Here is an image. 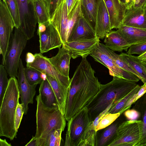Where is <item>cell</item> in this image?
<instances>
[{"label": "cell", "instance_id": "cell-1", "mask_svg": "<svg viewBox=\"0 0 146 146\" xmlns=\"http://www.w3.org/2000/svg\"><path fill=\"white\" fill-rule=\"evenodd\" d=\"M86 58H82L70 79L64 115L68 121L87 105L100 89L101 84Z\"/></svg>", "mask_w": 146, "mask_h": 146}, {"label": "cell", "instance_id": "cell-2", "mask_svg": "<svg viewBox=\"0 0 146 146\" xmlns=\"http://www.w3.org/2000/svg\"><path fill=\"white\" fill-rule=\"evenodd\" d=\"M137 84L117 76L105 84L86 106L90 121H93L111 104L115 103L126 95Z\"/></svg>", "mask_w": 146, "mask_h": 146}, {"label": "cell", "instance_id": "cell-3", "mask_svg": "<svg viewBox=\"0 0 146 146\" xmlns=\"http://www.w3.org/2000/svg\"><path fill=\"white\" fill-rule=\"evenodd\" d=\"M11 77L0 104V136L12 140L16 138L17 131L15 125V117L20 94L17 80Z\"/></svg>", "mask_w": 146, "mask_h": 146}, {"label": "cell", "instance_id": "cell-4", "mask_svg": "<svg viewBox=\"0 0 146 146\" xmlns=\"http://www.w3.org/2000/svg\"><path fill=\"white\" fill-rule=\"evenodd\" d=\"M36 100V127L35 138H40L53 129H61L63 131L66 125V120L58 106L49 107L45 106L39 94Z\"/></svg>", "mask_w": 146, "mask_h": 146}, {"label": "cell", "instance_id": "cell-5", "mask_svg": "<svg viewBox=\"0 0 146 146\" xmlns=\"http://www.w3.org/2000/svg\"><path fill=\"white\" fill-rule=\"evenodd\" d=\"M82 13L81 0L70 11L67 10L65 0L56 8L50 19V23L58 32L62 44L67 42L77 21Z\"/></svg>", "mask_w": 146, "mask_h": 146}, {"label": "cell", "instance_id": "cell-6", "mask_svg": "<svg viewBox=\"0 0 146 146\" xmlns=\"http://www.w3.org/2000/svg\"><path fill=\"white\" fill-rule=\"evenodd\" d=\"M27 40L21 31L15 27L9 41L4 65L10 77L17 76L20 56Z\"/></svg>", "mask_w": 146, "mask_h": 146}, {"label": "cell", "instance_id": "cell-7", "mask_svg": "<svg viewBox=\"0 0 146 146\" xmlns=\"http://www.w3.org/2000/svg\"><path fill=\"white\" fill-rule=\"evenodd\" d=\"M143 125L140 120L123 122L118 126L115 136L108 146H136L142 137Z\"/></svg>", "mask_w": 146, "mask_h": 146}, {"label": "cell", "instance_id": "cell-8", "mask_svg": "<svg viewBox=\"0 0 146 146\" xmlns=\"http://www.w3.org/2000/svg\"><path fill=\"white\" fill-rule=\"evenodd\" d=\"M110 49L99 42L93 52L90 54L95 60L107 67L110 74L136 83L140 79L131 72L124 70L115 64L110 52Z\"/></svg>", "mask_w": 146, "mask_h": 146}, {"label": "cell", "instance_id": "cell-9", "mask_svg": "<svg viewBox=\"0 0 146 146\" xmlns=\"http://www.w3.org/2000/svg\"><path fill=\"white\" fill-rule=\"evenodd\" d=\"M64 146H78L90 121L86 107L68 121Z\"/></svg>", "mask_w": 146, "mask_h": 146}, {"label": "cell", "instance_id": "cell-10", "mask_svg": "<svg viewBox=\"0 0 146 146\" xmlns=\"http://www.w3.org/2000/svg\"><path fill=\"white\" fill-rule=\"evenodd\" d=\"M16 0L20 20L19 29L29 40L34 36L38 23L34 1Z\"/></svg>", "mask_w": 146, "mask_h": 146}, {"label": "cell", "instance_id": "cell-11", "mask_svg": "<svg viewBox=\"0 0 146 146\" xmlns=\"http://www.w3.org/2000/svg\"><path fill=\"white\" fill-rule=\"evenodd\" d=\"M15 27L13 21L5 1H0V54L4 65L9 41Z\"/></svg>", "mask_w": 146, "mask_h": 146}, {"label": "cell", "instance_id": "cell-12", "mask_svg": "<svg viewBox=\"0 0 146 146\" xmlns=\"http://www.w3.org/2000/svg\"><path fill=\"white\" fill-rule=\"evenodd\" d=\"M35 59L33 62L27 63V67L35 69L42 73L55 78L60 84L69 88L70 79L61 75L52 64L46 57L40 53L34 54Z\"/></svg>", "mask_w": 146, "mask_h": 146}, {"label": "cell", "instance_id": "cell-13", "mask_svg": "<svg viewBox=\"0 0 146 146\" xmlns=\"http://www.w3.org/2000/svg\"><path fill=\"white\" fill-rule=\"evenodd\" d=\"M25 67L20 59L17 76L18 86L21 104L23 107L24 114H27L29 104H33L36 93L37 84L31 85L28 82L24 73Z\"/></svg>", "mask_w": 146, "mask_h": 146}, {"label": "cell", "instance_id": "cell-14", "mask_svg": "<svg viewBox=\"0 0 146 146\" xmlns=\"http://www.w3.org/2000/svg\"><path fill=\"white\" fill-rule=\"evenodd\" d=\"M100 40L98 37L66 42L63 45L69 50L71 57L75 59L79 57H86L93 52Z\"/></svg>", "mask_w": 146, "mask_h": 146}, {"label": "cell", "instance_id": "cell-15", "mask_svg": "<svg viewBox=\"0 0 146 146\" xmlns=\"http://www.w3.org/2000/svg\"><path fill=\"white\" fill-rule=\"evenodd\" d=\"M37 35L39 36L40 53L41 54L59 48L62 45L58 32L50 22L47 23L45 30Z\"/></svg>", "mask_w": 146, "mask_h": 146}, {"label": "cell", "instance_id": "cell-16", "mask_svg": "<svg viewBox=\"0 0 146 146\" xmlns=\"http://www.w3.org/2000/svg\"><path fill=\"white\" fill-rule=\"evenodd\" d=\"M96 37L94 29L82 13L77 21L67 42Z\"/></svg>", "mask_w": 146, "mask_h": 146}, {"label": "cell", "instance_id": "cell-17", "mask_svg": "<svg viewBox=\"0 0 146 146\" xmlns=\"http://www.w3.org/2000/svg\"><path fill=\"white\" fill-rule=\"evenodd\" d=\"M109 14L104 0H99L95 31L96 36L103 39L111 30Z\"/></svg>", "mask_w": 146, "mask_h": 146}, {"label": "cell", "instance_id": "cell-18", "mask_svg": "<svg viewBox=\"0 0 146 146\" xmlns=\"http://www.w3.org/2000/svg\"><path fill=\"white\" fill-rule=\"evenodd\" d=\"M104 0L109 14L111 29H118L122 24L126 5L119 0Z\"/></svg>", "mask_w": 146, "mask_h": 146}, {"label": "cell", "instance_id": "cell-19", "mask_svg": "<svg viewBox=\"0 0 146 146\" xmlns=\"http://www.w3.org/2000/svg\"><path fill=\"white\" fill-rule=\"evenodd\" d=\"M121 25L146 29V7L126 10Z\"/></svg>", "mask_w": 146, "mask_h": 146}, {"label": "cell", "instance_id": "cell-20", "mask_svg": "<svg viewBox=\"0 0 146 146\" xmlns=\"http://www.w3.org/2000/svg\"><path fill=\"white\" fill-rule=\"evenodd\" d=\"M57 54L48 60L62 75L69 77L70 64L71 58L68 50L64 45L58 48Z\"/></svg>", "mask_w": 146, "mask_h": 146}, {"label": "cell", "instance_id": "cell-21", "mask_svg": "<svg viewBox=\"0 0 146 146\" xmlns=\"http://www.w3.org/2000/svg\"><path fill=\"white\" fill-rule=\"evenodd\" d=\"M117 31L131 46L146 42V29L121 25Z\"/></svg>", "mask_w": 146, "mask_h": 146}, {"label": "cell", "instance_id": "cell-22", "mask_svg": "<svg viewBox=\"0 0 146 146\" xmlns=\"http://www.w3.org/2000/svg\"><path fill=\"white\" fill-rule=\"evenodd\" d=\"M104 38L105 45L113 51L127 52L131 46L117 30H111Z\"/></svg>", "mask_w": 146, "mask_h": 146}, {"label": "cell", "instance_id": "cell-23", "mask_svg": "<svg viewBox=\"0 0 146 146\" xmlns=\"http://www.w3.org/2000/svg\"><path fill=\"white\" fill-rule=\"evenodd\" d=\"M46 75V79L50 83L55 95L58 107L64 115L69 88L62 85L54 77L47 74Z\"/></svg>", "mask_w": 146, "mask_h": 146}, {"label": "cell", "instance_id": "cell-24", "mask_svg": "<svg viewBox=\"0 0 146 146\" xmlns=\"http://www.w3.org/2000/svg\"><path fill=\"white\" fill-rule=\"evenodd\" d=\"M109 105L106 109L101 113L93 121H90L86 128L82 138V141L84 144L91 146L96 145L97 139V132L95 128L102 118L108 112L111 105Z\"/></svg>", "mask_w": 146, "mask_h": 146}, {"label": "cell", "instance_id": "cell-25", "mask_svg": "<svg viewBox=\"0 0 146 146\" xmlns=\"http://www.w3.org/2000/svg\"><path fill=\"white\" fill-rule=\"evenodd\" d=\"M39 93L41 100L45 106L49 107L58 106L55 95L46 79L44 80L40 84Z\"/></svg>", "mask_w": 146, "mask_h": 146}, {"label": "cell", "instance_id": "cell-26", "mask_svg": "<svg viewBox=\"0 0 146 146\" xmlns=\"http://www.w3.org/2000/svg\"><path fill=\"white\" fill-rule=\"evenodd\" d=\"M99 0H81L83 14L95 30Z\"/></svg>", "mask_w": 146, "mask_h": 146}, {"label": "cell", "instance_id": "cell-27", "mask_svg": "<svg viewBox=\"0 0 146 146\" xmlns=\"http://www.w3.org/2000/svg\"><path fill=\"white\" fill-rule=\"evenodd\" d=\"M119 55L137 73L140 80L143 83L146 84V70L143 62L138 56L129 55L123 52Z\"/></svg>", "mask_w": 146, "mask_h": 146}, {"label": "cell", "instance_id": "cell-28", "mask_svg": "<svg viewBox=\"0 0 146 146\" xmlns=\"http://www.w3.org/2000/svg\"><path fill=\"white\" fill-rule=\"evenodd\" d=\"M61 129H53L36 139L37 146H59L61 140Z\"/></svg>", "mask_w": 146, "mask_h": 146}, {"label": "cell", "instance_id": "cell-29", "mask_svg": "<svg viewBox=\"0 0 146 146\" xmlns=\"http://www.w3.org/2000/svg\"><path fill=\"white\" fill-rule=\"evenodd\" d=\"M134 109L138 111L140 113L143 123L142 136L141 140L136 146L146 143V93L137 101Z\"/></svg>", "mask_w": 146, "mask_h": 146}, {"label": "cell", "instance_id": "cell-30", "mask_svg": "<svg viewBox=\"0 0 146 146\" xmlns=\"http://www.w3.org/2000/svg\"><path fill=\"white\" fill-rule=\"evenodd\" d=\"M118 126L117 123H113L105 128L97 138L96 146H108L115 136Z\"/></svg>", "mask_w": 146, "mask_h": 146}, {"label": "cell", "instance_id": "cell-31", "mask_svg": "<svg viewBox=\"0 0 146 146\" xmlns=\"http://www.w3.org/2000/svg\"><path fill=\"white\" fill-rule=\"evenodd\" d=\"M141 86L137 84L126 95L117 102L113 104L107 113H116L121 114L125 111V107L129 100L137 93Z\"/></svg>", "mask_w": 146, "mask_h": 146}, {"label": "cell", "instance_id": "cell-32", "mask_svg": "<svg viewBox=\"0 0 146 146\" xmlns=\"http://www.w3.org/2000/svg\"><path fill=\"white\" fill-rule=\"evenodd\" d=\"M34 2L38 23L45 24L50 22V19L45 0H35Z\"/></svg>", "mask_w": 146, "mask_h": 146}, {"label": "cell", "instance_id": "cell-33", "mask_svg": "<svg viewBox=\"0 0 146 146\" xmlns=\"http://www.w3.org/2000/svg\"><path fill=\"white\" fill-rule=\"evenodd\" d=\"M24 73L27 80L31 85L40 84L44 80L41 77L42 73L35 69L25 68Z\"/></svg>", "mask_w": 146, "mask_h": 146}, {"label": "cell", "instance_id": "cell-34", "mask_svg": "<svg viewBox=\"0 0 146 146\" xmlns=\"http://www.w3.org/2000/svg\"><path fill=\"white\" fill-rule=\"evenodd\" d=\"M8 74L3 65H0V104L2 101L4 95L8 85L9 79Z\"/></svg>", "mask_w": 146, "mask_h": 146}, {"label": "cell", "instance_id": "cell-35", "mask_svg": "<svg viewBox=\"0 0 146 146\" xmlns=\"http://www.w3.org/2000/svg\"><path fill=\"white\" fill-rule=\"evenodd\" d=\"M8 8L12 17L15 27L19 28L20 20L16 0H5Z\"/></svg>", "mask_w": 146, "mask_h": 146}, {"label": "cell", "instance_id": "cell-36", "mask_svg": "<svg viewBox=\"0 0 146 146\" xmlns=\"http://www.w3.org/2000/svg\"><path fill=\"white\" fill-rule=\"evenodd\" d=\"M109 51L115 63L119 67L124 70L132 72L140 79L137 73L124 60L119 54H116L110 49Z\"/></svg>", "mask_w": 146, "mask_h": 146}, {"label": "cell", "instance_id": "cell-37", "mask_svg": "<svg viewBox=\"0 0 146 146\" xmlns=\"http://www.w3.org/2000/svg\"><path fill=\"white\" fill-rule=\"evenodd\" d=\"M119 113H107L102 118L96 126V131L104 129L112 123L120 116Z\"/></svg>", "mask_w": 146, "mask_h": 146}, {"label": "cell", "instance_id": "cell-38", "mask_svg": "<svg viewBox=\"0 0 146 146\" xmlns=\"http://www.w3.org/2000/svg\"><path fill=\"white\" fill-rule=\"evenodd\" d=\"M145 52H146V42L131 45L126 53L130 55L137 54L140 55Z\"/></svg>", "mask_w": 146, "mask_h": 146}, {"label": "cell", "instance_id": "cell-39", "mask_svg": "<svg viewBox=\"0 0 146 146\" xmlns=\"http://www.w3.org/2000/svg\"><path fill=\"white\" fill-rule=\"evenodd\" d=\"M24 114L23 108L22 104L21 103L20 104L19 102L17 106L15 117V127L17 132Z\"/></svg>", "mask_w": 146, "mask_h": 146}, {"label": "cell", "instance_id": "cell-40", "mask_svg": "<svg viewBox=\"0 0 146 146\" xmlns=\"http://www.w3.org/2000/svg\"><path fill=\"white\" fill-rule=\"evenodd\" d=\"M64 0H45L46 7L50 19L57 7Z\"/></svg>", "mask_w": 146, "mask_h": 146}, {"label": "cell", "instance_id": "cell-41", "mask_svg": "<svg viewBox=\"0 0 146 146\" xmlns=\"http://www.w3.org/2000/svg\"><path fill=\"white\" fill-rule=\"evenodd\" d=\"M124 114L129 120H137L140 116V113L134 108L126 110Z\"/></svg>", "mask_w": 146, "mask_h": 146}, {"label": "cell", "instance_id": "cell-42", "mask_svg": "<svg viewBox=\"0 0 146 146\" xmlns=\"http://www.w3.org/2000/svg\"><path fill=\"white\" fill-rule=\"evenodd\" d=\"M146 93V84H144L141 86V87L139 91L136 94L134 97L133 103Z\"/></svg>", "mask_w": 146, "mask_h": 146}, {"label": "cell", "instance_id": "cell-43", "mask_svg": "<svg viewBox=\"0 0 146 146\" xmlns=\"http://www.w3.org/2000/svg\"><path fill=\"white\" fill-rule=\"evenodd\" d=\"M146 7V0H135L132 8L134 9H141Z\"/></svg>", "mask_w": 146, "mask_h": 146}, {"label": "cell", "instance_id": "cell-44", "mask_svg": "<svg viewBox=\"0 0 146 146\" xmlns=\"http://www.w3.org/2000/svg\"><path fill=\"white\" fill-rule=\"evenodd\" d=\"M35 59L34 54L30 52L27 53L26 55V61L27 63H29L33 62Z\"/></svg>", "mask_w": 146, "mask_h": 146}, {"label": "cell", "instance_id": "cell-45", "mask_svg": "<svg viewBox=\"0 0 146 146\" xmlns=\"http://www.w3.org/2000/svg\"><path fill=\"white\" fill-rule=\"evenodd\" d=\"M26 146H37L36 139L33 136L31 140L25 145Z\"/></svg>", "mask_w": 146, "mask_h": 146}, {"label": "cell", "instance_id": "cell-46", "mask_svg": "<svg viewBox=\"0 0 146 146\" xmlns=\"http://www.w3.org/2000/svg\"><path fill=\"white\" fill-rule=\"evenodd\" d=\"M10 143H8L5 139H0V146H11Z\"/></svg>", "mask_w": 146, "mask_h": 146}, {"label": "cell", "instance_id": "cell-47", "mask_svg": "<svg viewBox=\"0 0 146 146\" xmlns=\"http://www.w3.org/2000/svg\"><path fill=\"white\" fill-rule=\"evenodd\" d=\"M137 56L142 62H146V52Z\"/></svg>", "mask_w": 146, "mask_h": 146}, {"label": "cell", "instance_id": "cell-48", "mask_svg": "<svg viewBox=\"0 0 146 146\" xmlns=\"http://www.w3.org/2000/svg\"><path fill=\"white\" fill-rule=\"evenodd\" d=\"M135 0H129V3L126 6V10L131 8L134 3Z\"/></svg>", "mask_w": 146, "mask_h": 146}, {"label": "cell", "instance_id": "cell-49", "mask_svg": "<svg viewBox=\"0 0 146 146\" xmlns=\"http://www.w3.org/2000/svg\"><path fill=\"white\" fill-rule=\"evenodd\" d=\"M124 0L125 3V5H126V6L128 5V4L129 3V0Z\"/></svg>", "mask_w": 146, "mask_h": 146}, {"label": "cell", "instance_id": "cell-50", "mask_svg": "<svg viewBox=\"0 0 146 146\" xmlns=\"http://www.w3.org/2000/svg\"><path fill=\"white\" fill-rule=\"evenodd\" d=\"M143 64L146 70V62H143Z\"/></svg>", "mask_w": 146, "mask_h": 146}, {"label": "cell", "instance_id": "cell-51", "mask_svg": "<svg viewBox=\"0 0 146 146\" xmlns=\"http://www.w3.org/2000/svg\"><path fill=\"white\" fill-rule=\"evenodd\" d=\"M140 146H146V143L141 145Z\"/></svg>", "mask_w": 146, "mask_h": 146}, {"label": "cell", "instance_id": "cell-52", "mask_svg": "<svg viewBox=\"0 0 146 146\" xmlns=\"http://www.w3.org/2000/svg\"><path fill=\"white\" fill-rule=\"evenodd\" d=\"M120 1H121V2L125 3H124V0H119Z\"/></svg>", "mask_w": 146, "mask_h": 146}, {"label": "cell", "instance_id": "cell-53", "mask_svg": "<svg viewBox=\"0 0 146 146\" xmlns=\"http://www.w3.org/2000/svg\"><path fill=\"white\" fill-rule=\"evenodd\" d=\"M32 0V1H35V0Z\"/></svg>", "mask_w": 146, "mask_h": 146}, {"label": "cell", "instance_id": "cell-54", "mask_svg": "<svg viewBox=\"0 0 146 146\" xmlns=\"http://www.w3.org/2000/svg\"><path fill=\"white\" fill-rule=\"evenodd\" d=\"M3 0V1H5V0Z\"/></svg>", "mask_w": 146, "mask_h": 146}, {"label": "cell", "instance_id": "cell-55", "mask_svg": "<svg viewBox=\"0 0 146 146\" xmlns=\"http://www.w3.org/2000/svg\"></svg>", "mask_w": 146, "mask_h": 146}]
</instances>
